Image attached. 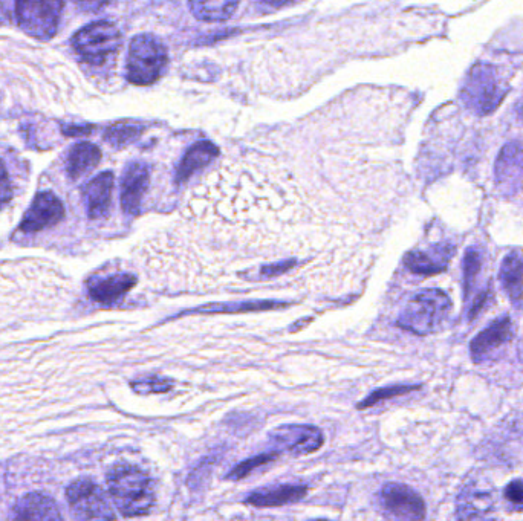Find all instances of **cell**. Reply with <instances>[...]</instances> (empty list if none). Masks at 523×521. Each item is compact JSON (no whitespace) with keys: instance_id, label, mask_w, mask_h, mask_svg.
<instances>
[{"instance_id":"5bb4252c","label":"cell","mask_w":523,"mask_h":521,"mask_svg":"<svg viewBox=\"0 0 523 521\" xmlns=\"http://www.w3.org/2000/svg\"><path fill=\"white\" fill-rule=\"evenodd\" d=\"M14 521H63L59 506L51 497L43 494H28L13 508Z\"/></svg>"},{"instance_id":"484cf974","label":"cell","mask_w":523,"mask_h":521,"mask_svg":"<svg viewBox=\"0 0 523 521\" xmlns=\"http://www.w3.org/2000/svg\"><path fill=\"white\" fill-rule=\"evenodd\" d=\"M504 500L514 512L523 511V480H513L504 489Z\"/></svg>"},{"instance_id":"4316f807","label":"cell","mask_w":523,"mask_h":521,"mask_svg":"<svg viewBox=\"0 0 523 521\" xmlns=\"http://www.w3.org/2000/svg\"><path fill=\"white\" fill-rule=\"evenodd\" d=\"M479 269H481V254L478 250H470L465 257L464 262V274H465V286L470 289V285L473 283V279L478 276Z\"/></svg>"},{"instance_id":"7402d4cb","label":"cell","mask_w":523,"mask_h":521,"mask_svg":"<svg viewBox=\"0 0 523 521\" xmlns=\"http://www.w3.org/2000/svg\"><path fill=\"white\" fill-rule=\"evenodd\" d=\"M238 2H190L189 8L196 19L204 22H224L238 10Z\"/></svg>"},{"instance_id":"d4e9b609","label":"cell","mask_w":523,"mask_h":521,"mask_svg":"<svg viewBox=\"0 0 523 521\" xmlns=\"http://www.w3.org/2000/svg\"><path fill=\"white\" fill-rule=\"evenodd\" d=\"M277 454L270 451V453L259 454V456L251 457V459L245 460L241 465L234 466L231 473L228 474V479L238 480L242 477L248 476L251 471L256 470L259 466L265 465V463L273 462L276 460Z\"/></svg>"},{"instance_id":"603a6c76","label":"cell","mask_w":523,"mask_h":521,"mask_svg":"<svg viewBox=\"0 0 523 521\" xmlns=\"http://www.w3.org/2000/svg\"><path fill=\"white\" fill-rule=\"evenodd\" d=\"M141 130L143 129L137 124H115V126L109 127L104 138L112 146L123 147L126 144L134 143L140 136Z\"/></svg>"},{"instance_id":"ba28073f","label":"cell","mask_w":523,"mask_h":521,"mask_svg":"<svg viewBox=\"0 0 523 521\" xmlns=\"http://www.w3.org/2000/svg\"><path fill=\"white\" fill-rule=\"evenodd\" d=\"M62 8V2H19L16 4L17 22L28 36L49 40L59 30Z\"/></svg>"},{"instance_id":"8992f818","label":"cell","mask_w":523,"mask_h":521,"mask_svg":"<svg viewBox=\"0 0 523 521\" xmlns=\"http://www.w3.org/2000/svg\"><path fill=\"white\" fill-rule=\"evenodd\" d=\"M66 497L75 521H117L108 497L92 480H75Z\"/></svg>"},{"instance_id":"2e32d148","label":"cell","mask_w":523,"mask_h":521,"mask_svg":"<svg viewBox=\"0 0 523 521\" xmlns=\"http://www.w3.org/2000/svg\"><path fill=\"white\" fill-rule=\"evenodd\" d=\"M308 488L305 485H279L270 488L257 489L251 492L245 502L257 508H276V506L291 505L306 496Z\"/></svg>"},{"instance_id":"f1b7e54d","label":"cell","mask_w":523,"mask_h":521,"mask_svg":"<svg viewBox=\"0 0 523 521\" xmlns=\"http://www.w3.org/2000/svg\"><path fill=\"white\" fill-rule=\"evenodd\" d=\"M13 198L10 175L5 169L4 162L0 161V208L5 207Z\"/></svg>"},{"instance_id":"5b68a950","label":"cell","mask_w":523,"mask_h":521,"mask_svg":"<svg viewBox=\"0 0 523 521\" xmlns=\"http://www.w3.org/2000/svg\"><path fill=\"white\" fill-rule=\"evenodd\" d=\"M72 45L83 60L98 65L120 49L121 33L114 23L95 22L78 31Z\"/></svg>"},{"instance_id":"277c9868","label":"cell","mask_w":523,"mask_h":521,"mask_svg":"<svg viewBox=\"0 0 523 521\" xmlns=\"http://www.w3.org/2000/svg\"><path fill=\"white\" fill-rule=\"evenodd\" d=\"M504 95L501 75L494 66L487 63H479L470 71L462 89L464 103L481 115L493 112L501 104Z\"/></svg>"},{"instance_id":"9c48e42d","label":"cell","mask_w":523,"mask_h":521,"mask_svg":"<svg viewBox=\"0 0 523 521\" xmlns=\"http://www.w3.org/2000/svg\"><path fill=\"white\" fill-rule=\"evenodd\" d=\"M325 436L314 425L288 424L270 433V447L273 453L288 456H306L322 448Z\"/></svg>"},{"instance_id":"8fae6325","label":"cell","mask_w":523,"mask_h":521,"mask_svg":"<svg viewBox=\"0 0 523 521\" xmlns=\"http://www.w3.org/2000/svg\"><path fill=\"white\" fill-rule=\"evenodd\" d=\"M63 217H65V208L62 201L51 191H42L23 216L20 231L26 234L39 233L45 228L59 224Z\"/></svg>"},{"instance_id":"9a60e30c","label":"cell","mask_w":523,"mask_h":521,"mask_svg":"<svg viewBox=\"0 0 523 521\" xmlns=\"http://www.w3.org/2000/svg\"><path fill=\"white\" fill-rule=\"evenodd\" d=\"M135 283L137 279L132 274L121 272L108 277H94L88 282V291L92 300L103 305H112L134 288Z\"/></svg>"},{"instance_id":"cb8c5ba5","label":"cell","mask_w":523,"mask_h":521,"mask_svg":"<svg viewBox=\"0 0 523 521\" xmlns=\"http://www.w3.org/2000/svg\"><path fill=\"white\" fill-rule=\"evenodd\" d=\"M173 382L160 376H149V378L138 379L132 382V389L138 395H155V393H167L172 390Z\"/></svg>"},{"instance_id":"6da1fadb","label":"cell","mask_w":523,"mask_h":521,"mask_svg":"<svg viewBox=\"0 0 523 521\" xmlns=\"http://www.w3.org/2000/svg\"><path fill=\"white\" fill-rule=\"evenodd\" d=\"M109 492L124 517H143L155 505V485L146 471L118 463L108 474Z\"/></svg>"},{"instance_id":"30bf717a","label":"cell","mask_w":523,"mask_h":521,"mask_svg":"<svg viewBox=\"0 0 523 521\" xmlns=\"http://www.w3.org/2000/svg\"><path fill=\"white\" fill-rule=\"evenodd\" d=\"M378 503L392 521H424L426 503L420 494L403 483H387L378 494Z\"/></svg>"},{"instance_id":"7a4b0ae2","label":"cell","mask_w":523,"mask_h":521,"mask_svg":"<svg viewBox=\"0 0 523 521\" xmlns=\"http://www.w3.org/2000/svg\"><path fill=\"white\" fill-rule=\"evenodd\" d=\"M452 301L439 289H426L413 295L398 317V326L404 331L426 337L439 331L449 317Z\"/></svg>"},{"instance_id":"3957f363","label":"cell","mask_w":523,"mask_h":521,"mask_svg":"<svg viewBox=\"0 0 523 521\" xmlns=\"http://www.w3.org/2000/svg\"><path fill=\"white\" fill-rule=\"evenodd\" d=\"M167 49L149 34L135 37L127 54V80L138 86L155 83L167 66Z\"/></svg>"},{"instance_id":"f546056e","label":"cell","mask_w":523,"mask_h":521,"mask_svg":"<svg viewBox=\"0 0 523 521\" xmlns=\"http://www.w3.org/2000/svg\"><path fill=\"white\" fill-rule=\"evenodd\" d=\"M316 521H328V520H316Z\"/></svg>"},{"instance_id":"7c38bea8","label":"cell","mask_w":523,"mask_h":521,"mask_svg":"<svg viewBox=\"0 0 523 521\" xmlns=\"http://www.w3.org/2000/svg\"><path fill=\"white\" fill-rule=\"evenodd\" d=\"M150 170L144 162H130L121 184V207L124 213L135 216L149 188Z\"/></svg>"},{"instance_id":"83f0119b","label":"cell","mask_w":523,"mask_h":521,"mask_svg":"<svg viewBox=\"0 0 523 521\" xmlns=\"http://www.w3.org/2000/svg\"><path fill=\"white\" fill-rule=\"evenodd\" d=\"M416 387H392V389H381L378 392L372 393L366 401L358 404V408L371 407L377 404L381 399L392 398V396L404 395V393L412 392Z\"/></svg>"},{"instance_id":"ffe728a7","label":"cell","mask_w":523,"mask_h":521,"mask_svg":"<svg viewBox=\"0 0 523 521\" xmlns=\"http://www.w3.org/2000/svg\"><path fill=\"white\" fill-rule=\"evenodd\" d=\"M218 153V149L208 141H202V143L195 144L192 149L187 152V155L182 159L179 164L178 178L179 184L189 179L193 173L201 170L202 167L207 166L208 162L212 161L213 156Z\"/></svg>"},{"instance_id":"d6986e66","label":"cell","mask_w":523,"mask_h":521,"mask_svg":"<svg viewBox=\"0 0 523 521\" xmlns=\"http://www.w3.org/2000/svg\"><path fill=\"white\" fill-rule=\"evenodd\" d=\"M100 159L101 150L95 144L80 143L72 147L66 164L69 178H82L86 173L92 172L100 164Z\"/></svg>"},{"instance_id":"52a82bcc","label":"cell","mask_w":523,"mask_h":521,"mask_svg":"<svg viewBox=\"0 0 523 521\" xmlns=\"http://www.w3.org/2000/svg\"><path fill=\"white\" fill-rule=\"evenodd\" d=\"M499 500L493 486L473 480L462 486L456 499V521H498Z\"/></svg>"},{"instance_id":"e0dca14e","label":"cell","mask_w":523,"mask_h":521,"mask_svg":"<svg viewBox=\"0 0 523 521\" xmlns=\"http://www.w3.org/2000/svg\"><path fill=\"white\" fill-rule=\"evenodd\" d=\"M452 256V245H436L427 251H413L406 257V265L415 274L432 276L436 272L444 271Z\"/></svg>"},{"instance_id":"4fadbf2b","label":"cell","mask_w":523,"mask_h":521,"mask_svg":"<svg viewBox=\"0 0 523 521\" xmlns=\"http://www.w3.org/2000/svg\"><path fill=\"white\" fill-rule=\"evenodd\" d=\"M513 321L508 317L493 321L490 326L482 331L470 344V352L475 363L487 360L491 353L513 338Z\"/></svg>"},{"instance_id":"ac0fdd59","label":"cell","mask_w":523,"mask_h":521,"mask_svg":"<svg viewBox=\"0 0 523 521\" xmlns=\"http://www.w3.org/2000/svg\"><path fill=\"white\" fill-rule=\"evenodd\" d=\"M114 191V175L104 172L89 182L85 188L86 207L91 219H101L109 213Z\"/></svg>"},{"instance_id":"44dd1931","label":"cell","mask_w":523,"mask_h":521,"mask_svg":"<svg viewBox=\"0 0 523 521\" xmlns=\"http://www.w3.org/2000/svg\"><path fill=\"white\" fill-rule=\"evenodd\" d=\"M501 279L511 300L519 301L523 295V259L519 253H510L502 263Z\"/></svg>"}]
</instances>
